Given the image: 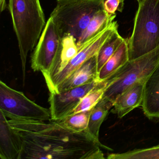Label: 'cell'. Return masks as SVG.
Segmentation results:
<instances>
[{"instance_id": "obj_13", "label": "cell", "mask_w": 159, "mask_h": 159, "mask_svg": "<svg viewBox=\"0 0 159 159\" xmlns=\"http://www.w3.org/2000/svg\"><path fill=\"white\" fill-rule=\"evenodd\" d=\"M145 82H138L120 95L113 104L111 112L122 118L142 105Z\"/></svg>"}, {"instance_id": "obj_5", "label": "cell", "mask_w": 159, "mask_h": 159, "mask_svg": "<svg viewBox=\"0 0 159 159\" xmlns=\"http://www.w3.org/2000/svg\"><path fill=\"white\" fill-rule=\"evenodd\" d=\"M159 65V47L152 52L129 60L104 81L106 87L102 98L114 104L117 98L138 82H145Z\"/></svg>"}, {"instance_id": "obj_8", "label": "cell", "mask_w": 159, "mask_h": 159, "mask_svg": "<svg viewBox=\"0 0 159 159\" xmlns=\"http://www.w3.org/2000/svg\"><path fill=\"white\" fill-rule=\"evenodd\" d=\"M117 30H118V23L117 21H113L104 30L84 44L79 49L77 55L70 62L66 68L46 84L50 93H53L57 86L74 70L79 68L91 57L97 54L105 42Z\"/></svg>"}, {"instance_id": "obj_23", "label": "cell", "mask_w": 159, "mask_h": 159, "mask_svg": "<svg viewBox=\"0 0 159 159\" xmlns=\"http://www.w3.org/2000/svg\"><path fill=\"white\" fill-rule=\"evenodd\" d=\"M6 0H0V10L2 12L6 8Z\"/></svg>"}, {"instance_id": "obj_19", "label": "cell", "mask_w": 159, "mask_h": 159, "mask_svg": "<svg viewBox=\"0 0 159 159\" xmlns=\"http://www.w3.org/2000/svg\"><path fill=\"white\" fill-rule=\"evenodd\" d=\"M92 109L69 115L62 120L54 121L61 124L73 132H81L86 131L88 128L89 118Z\"/></svg>"}, {"instance_id": "obj_15", "label": "cell", "mask_w": 159, "mask_h": 159, "mask_svg": "<svg viewBox=\"0 0 159 159\" xmlns=\"http://www.w3.org/2000/svg\"><path fill=\"white\" fill-rule=\"evenodd\" d=\"M116 14H109L104 9L96 13L77 42L78 49L106 29L116 18Z\"/></svg>"}, {"instance_id": "obj_20", "label": "cell", "mask_w": 159, "mask_h": 159, "mask_svg": "<svg viewBox=\"0 0 159 159\" xmlns=\"http://www.w3.org/2000/svg\"><path fill=\"white\" fill-rule=\"evenodd\" d=\"M108 159H159V144L151 148L134 149L122 153H111Z\"/></svg>"}, {"instance_id": "obj_9", "label": "cell", "mask_w": 159, "mask_h": 159, "mask_svg": "<svg viewBox=\"0 0 159 159\" xmlns=\"http://www.w3.org/2000/svg\"><path fill=\"white\" fill-rule=\"evenodd\" d=\"M98 80L60 93H50L49 98L51 120L57 121L69 115L82 99L99 83Z\"/></svg>"}, {"instance_id": "obj_3", "label": "cell", "mask_w": 159, "mask_h": 159, "mask_svg": "<svg viewBox=\"0 0 159 159\" xmlns=\"http://www.w3.org/2000/svg\"><path fill=\"white\" fill-rule=\"evenodd\" d=\"M129 60L148 53L159 47V0L139 2L133 33L128 39Z\"/></svg>"}, {"instance_id": "obj_21", "label": "cell", "mask_w": 159, "mask_h": 159, "mask_svg": "<svg viewBox=\"0 0 159 159\" xmlns=\"http://www.w3.org/2000/svg\"><path fill=\"white\" fill-rule=\"evenodd\" d=\"M105 87L106 84L105 82L99 83L94 89L90 91L81 100L79 104L70 112L69 115L92 109L102 98Z\"/></svg>"}, {"instance_id": "obj_18", "label": "cell", "mask_w": 159, "mask_h": 159, "mask_svg": "<svg viewBox=\"0 0 159 159\" xmlns=\"http://www.w3.org/2000/svg\"><path fill=\"white\" fill-rule=\"evenodd\" d=\"M118 32L115 31L102 45L97 54L98 72L106 62L113 55L122 43L124 40Z\"/></svg>"}, {"instance_id": "obj_2", "label": "cell", "mask_w": 159, "mask_h": 159, "mask_svg": "<svg viewBox=\"0 0 159 159\" xmlns=\"http://www.w3.org/2000/svg\"><path fill=\"white\" fill-rule=\"evenodd\" d=\"M9 9L19 46L23 79L30 52L38 43L46 25L40 0H9Z\"/></svg>"}, {"instance_id": "obj_4", "label": "cell", "mask_w": 159, "mask_h": 159, "mask_svg": "<svg viewBox=\"0 0 159 159\" xmlns=\"http://www.w3.org/2000/svg\"><path fill=\"white\" fill-rule=\"evenodd\" d=\"M56 1L57 4L51 16L63 38L71 35L77 42L95 14L104 9L105 0Z\"/></svg>"}, {"instance_id": "obj_14", "label": "cell", "mask_w": 159, "mask_h": 159, "mask_svg": "<svg viewBox=\"0 0 159 159\" xmlns=\"http://www.w3.org/2000/svg\"><path fill=\"white\" fill-rule=\"evenodd\" d=\"M21 143L1 111L0 114V157L2 159H19Z\"/></svg>"}, {"instance_id": "obj_17", "label": "cell", "mask_w": 159, "mask_h": 159, "mask_svg": "<svg viewBox=\"0 0 159 159\" xmlns=\"http://www.w3.org/2000/svg\"><path fill=\"white\" fill-rule=\"evenodd\" d=\"M113 106V103L111 101L102 98L92 109L87 130L97 141L100 142L99 133L100 127Z\"/></svg>"}, {"instance_id": "obj_7", "label": "cell", "mask_w": 159, "mask_h": 159, "mask_svg": "<svg viewBox=\"0 0 159 159\" xmlns=\"http://www.w3.org/2000/svg\"><path fill=\"white\" fill-rule=\"evenodd\" d=\"M62 38L58 26L50 16L31 56V66L34 71L44 74L49 70L60 48Z\"/></svg>"}, {"instance_id": "obj_16", "label": "cell", "mask_w": 159, "mask_h": 159, "mask_svg": "<svg viewBox=\"0 0 159 159\" xmlns=\"http://www.w3.org/2000/svg\"><path fill=\"white\" fill-rule=\"evenodd\" d=\"M128 61V39H125L117 51L99 70L98 80L99 82L106 80Z\"/></svg>"}, {"instance_id": "obj_24", "label": "cell", "mask_w": 159, "mask_h": 159, "mask_svg": "<svg viewBox=\"0 0 159 159\" xmlns=\"http://www.w3.org/2000/svg\"><path fill=\"white\" fill-rule=\"evenodd\" d=\"M138 2H139L141 1H143V0H137Z\"/></svg>"}, {"instance_id": "obj_6", "label": "cell", "mask_w": 159, "mask_h": 159, "mask_svg": "<svg viewBox=\"0 0 159 159\" xmlns=\"http://www.w3.org/2000/svg\"><path fill=\"white\" fill-rule=\"evenodd\" d=\"M0 111L10 120L50 121V109L43 107L28 98L23 92L0 81Z\"/></svg>"}, {"instance_id": "obj_1", "label": "cell", "mask_w": 159, "mask_h": 159, "mask_svg": "<svg viewBox=\"0 0 159 159\" xmlns=\"http://www.w3.org/2000/svg\"><path fill=\"white\" fill-rule=\"evenodd\" d=\"M21 141L19 159H104L101 148L87 130L74 132L56 121L8 120Z\"/></svg>"}, {"instance_id": "obj_12", "label": "cell", "mask_w": 159, "mask_h": 159, "mask_svg": "<svg viewBox=\"0 0 159 159\" xmlns=\"http://www.w3.org/2000/svg\"><path fill=\"white\" fill-rule=\"evenodd\" d=\"M142 110L150 120H159V65L145 80Z\"/></svg>"}, {"instance_id": "obj_10", "label": "cell", "mask_w": 159, "mask_h": 159, "mask_svg": "<svg viewBox=\"0 0 159 159\" xmlns=\"http://www.w3.org/2000/svg\"><path fill=\"white\" fill-rule=\"evenodd\" d=\"M97 55V54L91 57L74 70L57 86L53 93H60L98 80V72Z\"/></svg>"}, {"instance_id": "obj_11", "label": "cell", "mask_w": 159, "mask_h": 159, "mask_svg": "<svg viewBox=\"0 0 159 159\" xmlns=\"http://www.w3.org/2000/svg\"><path fill=\"white\" fill-rule=\"evenodd\" d=\"M77 40L73 36L67 35L62 38L58 52L52 63L50 69L43 74L46 84L66 68L79 52Z\"/></svg>"}, {"instance_id": "obj_22", "label": "cell", "mask_w": 159, "mask_h": 159, "mask_svg": "<svg viewBox=\"0 0 159 159\" xmlns=\"http://www.w3.org/2000/svg\"><path fill=\"white\" fill-rule=\"evenodd\" d=\"M124 7V0H106L104 9L109 14H115L117 11L122 12Z\"/></svg>"}]
</instances>
